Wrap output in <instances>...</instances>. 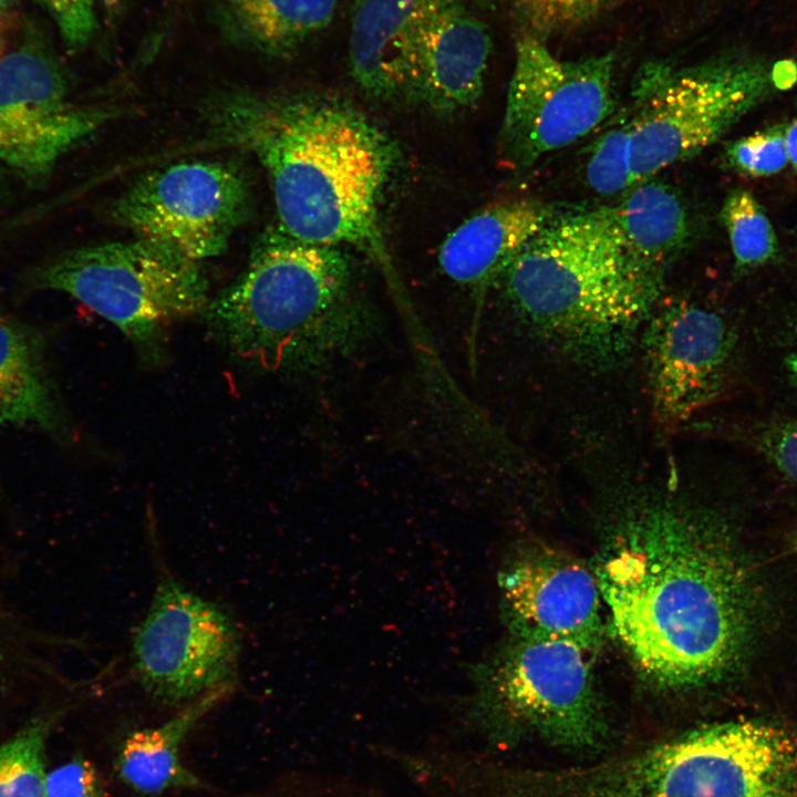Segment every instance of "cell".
I'll list each match as a JSON object with an SVG mask.
<instances>
[{"label": "cell", "instance_id": "cell-28", "mask_svg": "<svg viewBox=\"0 0 797 797\" xmlns=\"http://www.w3.org/2000/svg\"><path fill=\"white\" fill-rule=\"evenodd\" d=\"M70 49L84 46L96 30L95 0H37Z\"/></svg>", "mask_w": 797, "mask_h": 797}, {"label": "cell", "instance_id": "cell-14", "mask_svg": "<svg viewBox=\"0 0 797 797\" xmlns=\"http://www.w3.org/2000/svg\"><path fill=\"white\" fill-rule=\"evenodd\" d=\"M490 51L486 25L462 0H428L407 48L412 97L443 114L473 106Z\"/></svg>", "mask_w": 797, "mask_h": 797}, {"label": "cell", "instance_id": "cell-17", "mask_svg": "<svg viewBox=\"0 0 797 797\" xmlns=\"http://www.w3.org/2000/svg\"><path fill=\"white\" fill-rule=\"evenodd\" d=\"M428 0H354L349 37V68L370 97H412L408 42Z\"/></svg>", "mask_w": 797, "mask_h": 797}, {"label": "cell", "instance_id": "cell-20", "mask_svg": "<svg viewBox=\"0 0 797 797\" xmlns=\"http://www.w3.org/2000/svg\"><path fill=\"white\" fill-rule=\"evenodd\" d=\"M232 689H220L186 704L158 727L135 731L125 739L117 758L121 778L135 790L155 795L170 788L198 785L182 763L179 747L194 726Z\"/></svg>", "mask_w": 797, "mask_h": 797}, {"label": "cell", "instance_id": "cell-27", "mask_svg": "<svg viewBox=\"0 0 797 797\" xmlns=\"http://www.w3.org/2000/svg\"><path fill=\"white\" fill-rule=\"evenodd\" d=\"M755 448L797 486V420H775L754 431Z\"/></svg>", "mask_w": 797, "mask_h": 797}, {"label": "cell", "instance_id": "cell-8", "mask_svg": "<svg viewBox=\"0 0 797 797\" xmlns=\"http://www.w3.org/2000/svg\"><path fill=\"white\" fill-rule=\"evenodd\" d=\"M614 69L611 52L562 60L540 38L522 35L500 132L505 163L527 168L602 124L614 107Z\"/></svg>", "mask_w": 797, "mask_h": 797}, {"label": "cell", "instance_id": "cell-13", "mask_svg": "<svg viewBox=\"0 0 797 797\" xmlns=\"http://www.w3.org/2000/svg\"><path fill=\"white\" fill-rule=\"evenodd\" d=\"M498 584L513 633L567 640L586 650L599 643V584L576 559L550 549L527 551L508 562Z\"/></svg>", "mask_w": 797, "mask_h": 797}, {"label": "cell", "instance_id": "cell-2", "mask_svg": "<svg viewBox=\"0 0 797 797\" xmlns=\"http://www.w3.org/2000/svg\"><path fill=\"white\" fill-rule=\"evenodd\" d=\"M213 139L266 170L279 228L306 242L350 246L393 279L381 204L398 152L376 124L317 92H222L206 103Z\"/></svg>", "mask_w": 797, "mask_h": 797}, {"label": "cell", "instance_id": "cell-35", "mask_svg": "<svg viewBox=\"0 0 797 797\" xmlns=\"http://www.w3.org/2000/svg\"><path fill=\"white\" fill-rule=\"evenodd\" d=\"M1 177V176H0Z\"/></svg>", "mask_w": 797, "mask_h": 797}, {"label": "cell", "instance_id": "cell-31", "mask_svg": "<svg viewBox=\"0 0 797 797\" xmlns=\"http://www.w3.org/2000/svg\"><path fill=\"white\" fill-rule=\"evenodd\" d=\"M786 366L789 379L793 382L794 386L797 389V340L786 359Z\"/></svg>", "mask_w": 797, "mask_h": 797}, {"label": "cell", "instance_id": "cell-25", "mask_svg": "<svg viewBox=\"0 0 797 797\" xmlns=\"http://www.w3.org/2000/svg\"><path fill=\"white\" fill-rule=\"evenodd\" d=\"M723 158L729 168L749 177L782 172L789 163L785 126L775 125L732 141Z\"/></svg>", "mask_w": 797, "mask_h": 797}, {"label": "cell", "instance_id": "cell-22", "mask_svg": "<svg viewBox=\"0 0 797 797\" xmlns=\"http://www.w3.org/2000/svg\"><path fill=\"white\" fill-rule=\"evenodd\" d=\"M55 717L38 715L0 744V797H45L44 751Z\"/></svg>", "mask_w": 797, "mask_h": 797}, {"label": "cell", "instance_id": "cell-10", "mask_svg": "<svg viewBox=\"0 0 797 797\" xmlns=\"http://www.w3.org/2000/svg\"><path fill=\"white\" fill-rule=\"evenodd\" d=\"M240 640L227 610L167 577L158 583L134 634V671L152 698L189 703L234 687Z\"/></svg>", "mask_w": 797, "mask_h": 797}, {"label": "cell", "instance_id": "cell-3", "mask_svg": "<svg viewBox=\"0 0 797 797\" xmlns=\"http://www.w3.org/2000/svg\"><path fill=\"white\" fill-rule=\"evenodd\" d=\"M515 313L587 368L620 363L659 303L664 271L636 258L610 207L553 211L498 279Z\"/></svg>", "mask_w": 797, "mask_h": 797}, {"label": "cell", "instance_id": "cell-26", "mask_svg": "<svg viewBox=\"0 0 797 797\" xmlns=\"http://www.w3.org/2000/svg\"><path fill=\"white\" fill-rule=\"evenodd\" d=\"M608 0H517L531 34L566 31L592 18Z\"/></svg>", "mask_w": 797, "mask_h": 797}, {"label": "cell", "instance_id": "cell-34", "mask_svg": "<svg viewBox=\"0 0 797 797\" xmlns=\"http://www.w3.org/2000/svg\"><path fill=\"white\" fill-rule=\"evenodd\" d=\"M790 548L797 552V535L791 539Z\"/></svg>", "mask_w": 797, "mask_h": 797}, {"label": "cell", "instance_id": "cell-12", "mask_svg": "<svg viewBox=\"0 0 797 797\" xmlns=\"http://www.w3.org/2000/svg\"><path fill=\"white\" fill-rule=\"evenodd\" d=\"M639 339L653 417L673 432L722 392L735 351L733 328L703 304L672 300L656 304Z\"/></svg>", "mask_w": 797, "mask_h": 797}, {"label": "cell", "instance_id": "cell-15", "mask_svg": "<svg viewBox=\"0 0 797 797\" xmlns=\"http://www.w3.org/2000/svg\"><path fill=\"white\" fill-rule=\"evenodd\" d=\"M555 210L531 197L490 204L451 232L438 252L443 272L478 302Z\"/></svg>", "mask_w": 797, "mask_h": 797}, {"label": "cell", "instance_id": "cell-19", "mask_svg": "<svg viewBox=\"0 0 797 797\" xmlns=\"http://www.w3.org/2000/svg\"><path fill=\"white\" fill-rule=\"evenodd\" d=\"M0 565V702L44 695L65 686L58 655L61 640L21 609Z\"/></svg>", "mask_w": 797, "mask_h": 797}, {"label": "cell", "instance_id": "cell-9", "mask_svg": "<svg viewBox=\"0 0 797 797\" xmlns=\"http://www.w3.org/2000/svg\"><path fill=\"white\" fill-rule=\"evenodd\" d=\"M251 207V186L237 164L200 159L144 174L107 205L106 213L138 238L201 262L227 249Z\"/></svg>", "mask_w": 797, "mask_h": 797}, {"label": "cell", "instance_id": "cell-21", "mask_svg": "<svg viewBox=\"0 0 797 797\" xmlns=\"http://www.w3.org/2000/svg\"><path fill=\"white\" fill-rule=\"evenodd\" d=\"M623 194L610 210L624 242L636 258L665 271L691 237L681 196L654 177L634 184Z\"/></svg>", "mask_w": 797, "mask_h": 797}, {"label": "cell", "instance_id": "cell-1", "mask_svg": "<svg viewBox=\"0 0 797 797\" xmlns=\"http://www.w3.org/2000/svg\"><path fill=\"white\" fill-rule=\"evenodd\" d=\"M619 505L596 578L640 672L674 690L741 672L762 634L765 602L726 520L661 493Z\"/></svg>", "mask_w": 797, "mask_h": 797}, {"label": "cell", "instance_id": "cell-29", "mask_svg": "<svg viewBox=\"0 0 797 797\" xmlns=\"http://www.w3.org/2000/svg\"><path fill=\"white\" fill-rule=\"evenodd\" d=\"M45 797H107L97 769L77 757L46 774Z\"/></svg>", "mask_w": 797, "mask_h": 797}, {"label": "cell", "instance_id": "cell-18", "mask_svg": "<svg viewBox=\"0 0 797 797\" xmlns=\"http://www.w3.org/2000/svg\"><path fill=\"white\" fill-rule=\"evenodd\" d=\"M337 7L338 0H217L215 11L230 41L284 58L327 30Z\"/></svg>", "mask_w": 797, "mask_h": 797}, {"label": "cell", "instance_id": "cell-30", "mask_svg": "<svg viewBox=\"0 0 797 797\" xmlns=\"http://www.w3.org/2000/svg\"><path fill=\"white\" fill-rule=\"evenodd\" d=\"M789 163L797 170V116L785 126Z\"/></svg>", "mask_w": 797, "mask_h": 797}, {"label": "cell", "instance_id": "cell-23", "mask_svg": "<svg viewBox=\"0 0 797 797\" xmlns=\"http://www.w3.org/2000/svg\"><path fill=\"white\" fill-rule=\"evenodd\" d=\"M721 220L727 231L737 269L759 267L778 251L774 227L752 193L734 189L725 198Z\"/></svg>", "mask_w": 797, "mask_h": 797}, {"label": "cell", "instance_id": "cell-5", "mask_svg": "<svg viewBox=\"0 0 797 797\" xmlns=\"http://www.w3.org/2000/svg\"><path fill=\"white\" fill-rule=\"evenodd\" d=\"M797 82V64L724 59L691 65L649 61L633 81V183L692 158L747 113Z\"/></svg>", "mask_w": 797, "mask_h": 797}, {"label": "cell", "instance_id": "cell-32", "mask_svg": "<svg viewBox=\"0 0 797 797\" xmlns=\"http://www.w3.org/2000/svg\"><path fill=\"white\" fill-rule=\"evenodd\" d=\"M4 38H6V23L3 21L2 11H0V52L3 48Z\"/></svg>", "mask_w": 797, "mask_h": 797}, {"label": "cell", "instance_id": "cell-16", "mask_svg": "<svg viewBox=\"0 0 797 797\" xmlns=\"http://www.w3.org/2000/svg\"><path fill=\"white\" fill-rule=\"evenodd\" d=\"M10 428L35 429L58 441L70 436L44 329L0 314V436Z\"/></svg>", "mask_w": 797, "mask_h": 797}, {"label": "cell", "instance_id": "cell-7", "mask_svg": "<svg viewBox=\"0 0 797 797\" xmlns=\"http://www.w3.org/2000/svg\"><path fill=\"white\" fill-rule=\"evenodd\" d=\"M586 651L567 640L514 633L473 672L478 724L505 743L536 736L565 749H602L610 739V725L593 689Z\"/></svg>", "mask_w": 797, "mask_h": 797}, {"label": "cell", "instance_id": "cell-24", "mask_svg": "<svg viewBox=\"0 0 797 797\" xmlns=\"http://www.w3.org/2000/svg\"><path fill=\"white\" fill-rule=\"evenodd\" d=\"M630 116L602 133L586 165V179L601 196L625 193L634 185L630 167Z\"/></svg>", "mask_w": 797, "mask_h": 797}, {"label": "cell", "instance_id": "cell-6", "mask_svg": "<svg viewBox=\"0 0 797 797\" xmlns=\"http://www.w3.org/2000/svg\"><path fill=\"white\" fill-rule=\"evenodd\" d=\"M23 286L69 294L151 355L173 323L209 302L200 261L138 237L65 251L31 270Z\"/></svg>", "mask_w": 797, "mask_h": 797}, {"label": "cell", "instance_id": "cell-11", "mask_svg": "<svg viewBox=\"0 0 797 797\" xmlns=\"http://www.w3.org/2000/svg\"><path fill=\"white\" fill-rule=\"evenodd\" d=\"M62 65L28 42L0 56V162L28 183H43L58 162L118 113L68 100Z\"/></svg>", "mask_w": 797, "mask_h": 797}, {"label": "cell", "instance_id": "cell-33", "mask_svg": "<svg viewBox=\"0 0 797 797\" xmlns=\"http://www.w3.org/2000/svg\"><path fill=\"white\" fill-rule=\"evenodd\" d=\"M18 0H0V11L11 8Z\"/></svg>", "mask_w": 797, "mask_h": 797}, {"label": "cell", "instance_id": "cell-4", "mask_svg": "<svg viewBox=\"0 0 797 797\" xmlns=\"http://www.w3.org/2000/svg\"><path fill=\"white\" fill-rule=\"evenodd\" d=\"M339 248L268 230L241 275L208 302V327L240 359L271 370L290 363L348 298L351 269Z\"/></svg>", "mask_w": 797, "mask_h": 797}]
</instances>
